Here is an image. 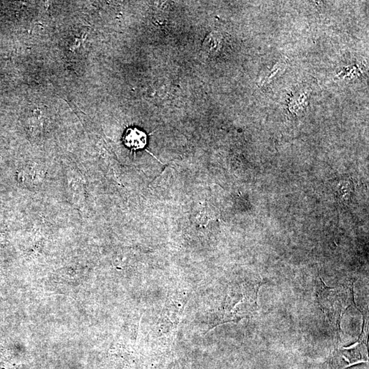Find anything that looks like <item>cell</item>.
Wrapping results in <instances>:
<instances>
[{
    "label": "cell",
    "instance_id": "6da1fadb",
    "mask_svg": "<svg viewBox=\"0 0 369 369\" xmlns=\"http://www.w3.org/2000/svg\"><path fill=\"white\" fill-rule=\"evenodd\" d=\"M259 284L233 283L225 291L222 300L213 310L209 321V330L217 325L239 322L251 317L258 309L257 298Z\"/></svg>",
    "mask_w": 369,
    "mask_h": 369
},
{
    "label": "cell",
    "instance_id": "7a4b0ae2",
    "mask_svg": "<svg viewBox=\"0 0 369 369\" xmlns=\"http://www.w3.org/2000/svg\"><path fill=\"white\" fill-rule=\"evenodd\" d=\"M353 287H327L322 283L318 292V301L321 308L328 318L331 324L337 328L340 327L342 317L348 308L355 304Z\"/></svg>",
    "mask_w": 369,
    "mask_h": 369
},
{
    "label": "cell",
    "instance_id": "3957f363",
    "mask_svg": "<svg viewBox=\"0 0 369 369\" xmlns=\"http://www.w3.org/2000/svg\"><path fill=\"white\" fill-rule=\"evenodd\" d=\"M123 142L131 150L143 149L147 144V135L138 128H129L123 138Z\"/></svg>",
    "mask_w": 369,
    "mask_h": 369
},
{
    "label": "cell",
    "instance_id": "277c9868",
    "mask_svg": "<svg viewBox=\"0 0 369 369\" xmlns=\"http://www.w3.org/2000/svg\"><path fill=\"white\" fill-rule=\"evenodd\" d=\"M222 37L218 32H213L210 33L204 39L202 47L208 53H216L220 49Z\"/></svg>",
    "mask_w": 369,
    "mask_h": 369
}]
</instances>
